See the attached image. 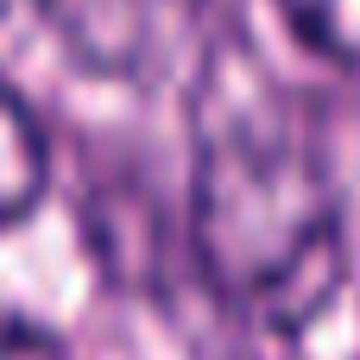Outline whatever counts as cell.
<instances>
[{
    "mask_svg": "<svg viewBox=\"0 0 360 360\" xmlns=\"http://www.w3.org/2000/svg\"><path fill=\"white\" fill-rule=\"evenodd\" d=\"M190 240L215 304L266 335L310 329L348 285V202L291 89L240 44L202 57Z\"/></svg>",
    "mask_w": 360,
    "mask_h": 360,
    "instance_id": "6da1fadb",
    "label": "cell"
},
{
    "mask_svg": "<svg viewBox=\"0 0 360 360\" xmlns=\"http://www.w3.org/2000/svg\"><path fill=\"white\" fill-rule=\"evenodd\" d=\"M190 13H196V0H57L51 32L89 70L133 76L177 44Z\"/></svg>",
    "mask_w": 360,
    "mask_h": 360,
    "instance_id": "7a4b0ae2",
    "label": "cell"
},
{
    "mask_svg": "<svg viewBox=\"0 0 360 360\" xmlns=\"http://www.w3.org/2000/svg\"><path fill=\"white\" fill-rule=\"evenodd\" d=\"M44 177H51V152H44V133L32 120V108L0 82V228L25 221L44 196Z\"/></svg>",
    "mask_w": 360,
    "mask_h": 360,
    "instance_id": "3957f363",
    "label": "cell"
},
{
    "mask_svg": "<svg viewBox=\"0 0 360 360\" xmlns=\"http://www.w3.org/2000/svg\"><path fill=\"white\" fill-rule=\"evenodd\" d=\"M304 51L360 76V0H272Z\"/></svg>",
    "mask_w": 360,
    "mask_h": 360,
    "instance_id": "277c9868",
    "label": "cell"
},
{
    "mask_svg": "<svg viewBox=\"0 0 360 360\" xmlns=\"http://www.w3.org/2000/svg\"><path fill=\"white\" fill-rule=\"evenodd\" d=\"M57 0H0V51H13L25 32H51Z\"/></svg>",
    "mask_w": 360,
    "mask_h": 360,
    "instance_id": "5b68a950",
    "label": "cell"
},
{
    "mask_svg": "<svg viewBox=\"0 0 360 360\" xmlns=\"http://www.w3.org/2000/svg\"><path fill=\"white\" fill-rule=\"evenodd\" d=\"M0 360H63V354H57L51 335H38L32 323H19V316L0 310Z\"/></svg>",
    "mask_w": 360,
    "mask_h": 360,
    "instance_id": "8992f818",
    "label": "cell"
}]
</instances>
